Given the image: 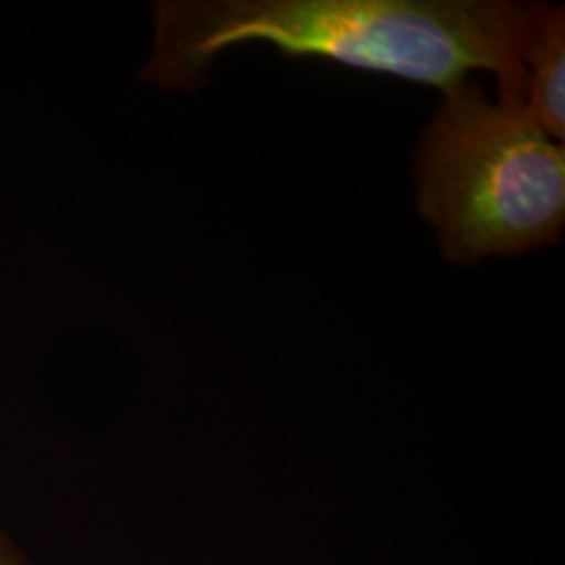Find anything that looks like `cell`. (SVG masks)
I'll return each mask as SVG.
<instances>
[{"label":"cell","mask_w":565,"mask_h":565,"mask_svg":"<svg viewBox=\"0 0 565 565\" xmlns=\"http://www.w3.org/2000/svg\"><path fill=\"white\" fill-rule=\"evenodd\" d=\"M532 4L509 0H207L160 2L156 49L142 81L193 93L210 65L239 44L287 57L436 86L443 93L492 72L499 95L522 97Z\"/></svg>","instance_id":"obj_1"},{"label":"cell","mask_w":565,"mask_h":565,"mask_svg":"<svg viewBox=\"0 0 565 565\" xmlns=\"http://www.w3.org/2000/svg\"><path fill=\"white\" fill-rule=\"evenodd\" d=\"M419 214L446 260L476 264L559 242L565 147L522 97H486L480 82L446 90L415 151Z\"/></svg>","instance_id":"obj_2"},{"label":"cell","mask_w":565,"mask_h":565,"mask_svg":"<svg viewBox=\"0 0 565 565\" xmlns=\"http://www.w3.org/2000/svg\"><path fill=\"white\" fill-rule=\"evenodd\" d=\"M522 63L527 114L553 141L565 139L564 4H532Z\"/></svg>","instance_id":"obj_3"},{"label":"cell","mask_w":565,"mask_h":565,"mask_svg":"<svg viewBox=\"0 0 565 565\" xmlns=\"http://www.w3.org/2000/svg\"><path fill=\"white\" fill-rule=\"evenodd\" d=\"M0 565H20L18 559L13 557V553L2 545V541H0Z\"/></svg>","instance_id":"obj_4"}]
</instances>
